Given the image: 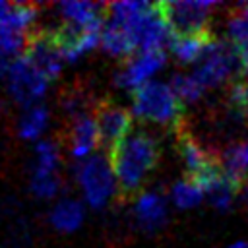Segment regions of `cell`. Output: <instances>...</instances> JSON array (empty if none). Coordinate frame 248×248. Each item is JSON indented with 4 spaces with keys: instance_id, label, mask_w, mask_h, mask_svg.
<instances>
[{
    "instance_id": "25",
    "label": "cell",
    "mask_w": 248,
    "mask_h": 248,
    "mask_svg": "<svg viewBox=\"0 0 248 248\" xmlns=\"http://www.w3.org/2000/svg\"><path fill=\"white\" fill-rule=\"evenodd\" d=\"M60 105H62V108H64L72 118H78V116L87 114V112H85V107H87L85 93L79 91L78 87H76V89H66V91L60 95Z\"/></svg>"
},
{
    "instance_id": "26",
    "label": "cell",
    "mask_w": 248,
    "mask_h": 248,
    "mask_svg": "<svg viewBox=\"0 0 248 248\" xmlns=\"http://www.w3.org/2000/svg\"><path fill=\"white\" fill-rule=\"evenodd\" d=\"M21 46H25V39H21L16 33H4V31H0V60L19 58Z\"/></svg>"
},
{
    "instance_id": "28",
    "label": "cell",
    "mask_w": 248,
    "mask_h": 248,
    "mask_svg": "<svg viewBox=\"0 0 248 248\" xmlns=\"http://www.w3.org/2000/svg\"><path fill=\"white\" fill-rule=\"evenodd\" d=\"M10 8H12V4H8V2H0V21H2V17L10 12Z\"/></svg>"
},
{
    "instance_id": "23",
    "label": "cell",
    "mask_w": 248,
    "mask_h": 248,
    "mask_svg": "<svg viewBox=\"0 0 248 248\" xmlns=\"http://www.w3.org/2000/svg\"><path fill=\"white\" fill-rule=\"evenodd\" d=\"M37 163L33 170H43V172H56L60 157H58V147L52 141H39L37 143Z\"/></svg>"
},
{
    "instance_id": "21",
    "label": "cell",
    "mask_w": 248,
    "mask_h": 248,
    "mask_svg": "<svg viewBox=\"0 0 248 248\" xmlns=\"http://www.w3.org/2000/svg\"><path fill=\"white\" fill-rule=\"evenodd\" d=\"M46 120H48V110L45 107L41 105L29 107L19 118V136L25 140H35L45 130Z\"/></svg>"
},
{
    "instance_id": "24",
    "label": "cell",
    "mask_w": 248,
    "mask_h": 248,
    "mask_svg": "<svg viewBox=\"0 0 248 248\" xmlns=\"http://www.w3.org/2000/svg\"><path fill=\"white\" fill-rule=\"evenodd\" d=\"M60 180L56 172H43V170H33L31 176V190L39 198H52L58 192Z\"/></svg>"
},
{
    "instance_id": "7",
    "label": "cell",
    "mask_w": 248,
    "mask_h": 248,
    "mask_svg": "<svg viewBox=\"0 0 248 248\" xmlns=\"http://www.w3.org/2000/svg\"><path fill=\"white\" fill-rule=\"evenodd\" d=\"M23 39H25L23 56L43 76H46V79L56 78L60 74L64 56L52 29H31Z\"/></svg>"
},
{
    "instance_id": "29",
    "label": "cell",
    "mask_w": 248,
    "mask_h": 248,
    "mask_svg": "<svg viewBox=\"0 0 248 248\" xmlns=\"http://www.w3.org/2000/svg\"><path fill=\"white\" fill-rule=\"evenodd\" d=\"M229 248H248V240H236V242H232Z\"/></svg>"
},
{
    "instance_id": "10",
    "label": "cell",
    "mask_w": 248,
    "mask_h": 248,
    "mask_svg": "<svg viewBox=\"0 0 248 248\" xmlns=\"http://www.w3.org/2000/svg\"><path fill=\"white\" fill-rule=\"evenodd\" d=\"M165 50H143L124 66V70L116 76V83L124 89L136 91L138 87L145 85L149 78L165 66Z\"/></svg>"
},
{
    "instance_id": "11",
    "label": "cell",
    "mask_w": 248,
    "mask_h": 248,
    "mask_svg": "<svg viewBox=\"0 0 248 248\" xmlns=\"http://www.w3.org/2000/svg\"><path fill=\"white\" fill-rule=\"evenodd\" d=\"M70 153L76 159H89L91 151L97 147L99 143V130L95 124V118L89 114L72 118V124L68 128V136H66Z\"/></svg>"
},
{
    "instance_id": "32",
    "label": "cell",
    "mask_w": 248,
    "mask_h": 248,
    "mask_svg": "<svg viewBox=\"0 0 248 248\" xmlns=\"http://www.w3.org/2000/svg\"><path fill=\"white\" fill-rule=\"evenodd\" d=\"M2 108H4V103H2V101H0V112H2Z\"/></svg>"
},
{
    "instance_id": "6",
    "label": "cell",
    "mask_w": 248,
    "mask_h": 248,
    "mask_svg": "<svg viewBox=\"0 0 248 248\" xmlns=\"http://www.w3.org/2000/svg\"><path fill=\"white\" fill-rule=\"evenodd\" d=\"M78 180L85 196V202L95 209L105 207L114 188H118L110 167V159L107 155H91L89 159H85L79 165Z\"/></svg>"
},
{
    "instance_id": "12",
    "label": "cell",
    "mask_w": 248,
    "mask_h": 248,
    "mask_svg": "<svg viewBox=\"0 0 248 248\" xmlns=\"http://www.w3.org/2000/svg\"><path fill=\"white\" fill-rule=\"evenodd\" d=\"M134 219L138 227L145 232L159 231L167 221V202L157 192H143L136 198Z\"/></svg>"
},
{
    "instance_id": "19",
    "label": "cell",
    "mask_w": 248,
    "mask_h": 248,
    "mask_svg": "<svg viewBox=\"0 0 248 248\" xmlns=\"http://www.w3.org/2000/svg\"><path fill=\"white\" fill-rule=\"evenodd\" d=\"M35 16H37V6H33V4H12L10 12L0 21V31L19 35L23 29H27L31 25Z\"/></svg>"
},
{
    "instance_id": "18",
    "label": "cell",
    "mask_w": 248,
    "mask_h": 248,
    "mask_svg": "<svg viewBox=\"0 0 248 248\" xmlns=\"http://www.w3.org/2000/svg\"><path fill=\"white\" fill-rule=\"evenodd\" d=\"M227 39L234 50L248 46V4H240L231 10L227 17Z\"/></svg>"
},
{
    "instance_id": "27",
    "label": "cell",
    "mask_w": 248,
    "mask_h": 248,
    "mask_svg": "<svg viewBox=\"0 0 248 248\" xmlns=\"http://www.w3.org/2000/svg\"><path fill=\"white\" fill-rule=\"evenodd\" d=\"M238 145H240V151H242V157H244V161H246V165H248V138H246L244 141H240Z\"/></svg>"
},
{
    "instance_id": "8",
    "label": "cell",
    "mask_w": 248,
    "mask_h": 248,
    "mask_svg": "<svg viewBox=\"0 0 248 248\" xmlns=\"http://www.w3.org/2000/svg\"><path fill=\"white\" fill-rule=\"evenodd\" d=\"M93 118L99 130V143L108 153L134 130L132 114L112 101L97 103L93 108Z\"/></svg>"
},
{
    "instance_id": "13",
    "label": "cell",
    "mask_w": 248,
    "mask_h": 248,
    "mask_svg": "<svg viewBox=\"0 0 248 248\" xmlns=\"http://www.w3.org/2000/svg\"><path fill=\"white\" fill-rule=\"evenodd\" d=\"M240 188H244V184L238 182V180H234V178H231V176L223 170V167H221V172H219L217 176H213V178L203 186V192H205L209 203H211L215 209L227 211V209L232 207V203H234V200H236Z\"/></svg>"
},
{
    "instance_id": "5",
    "label": "cell",
    "mask_w": 248,
    "mask_h": 248,
    "mask_svg": "<svg viewBox=\"0 0 248 248\" xmlns=\"http://www.w3.org/2000/svg\"><path fill=\"white\" fill-rule=\"evenodd\" d=\"M0 76L6 79L10 95L23 107H33L46 91V76H43L25 56L0 64Z\"/></svg>"
},
{
    "instance_id": "31",
    "label": "cell",
    "mask_w": 248,
    "mask_h": 248,
    "mask_svg": "<svg viewBox=\"0 0 248 248\" xmlns=\"http://www.w3.org/2000/svg\"><path fill=\"white\" fill-rule=\"evenodd\" d=\"M242 81H244V87H246V95H248V74L242 78Z\"/></svg>"
},
{
    "instance_id": "30",
    "label": "cell",
    "mask_w": 248,
    "mask_h": 248,
    "mask_svg": "<svg viewBox=\"0 0 248 248\" xmlns=\"http://www.w3.org/2000/svg\"><path fill=\"white\" fill-rule=\"evenodd\" d=\"M244 202H246V205H248V180H246V184H244Z\"/></svg>"
},
{
    "instance_id": "16",
    "label": "cell",
    "mask_w": 248,
    "mask_h": 248,
    "mask_svg": "<svg viewBox=\"0 0 248 248\" xmlns=\"http://www.w3.org/2000/svg\"><path fill=\"white\" fill-rule=\"evenodd\" d=\"M60 16L64 21L78 23V25H91L103 21V12L107 4H93V2H62L58 6Z\"/></svg>"
},
{
    "instance_id": "20",
    "label": "cell",
    "mask_w": 248,
    "mask_h": 248,
    "mask_svg": "<svg viewBox=\"0 0 248 248\" xmlns=\"http://www.w3.org/2000/svg\"><path fill=\"white\" fill-rule=\"evenodd\" d=\"M170 198H172V203L180 209H190V207H196L203 198H205V192L202 190L200 184H196L194 180H190L188 176L174 182L172 184V190H170Z\"/></svg>"
},
{
    "instance_id": "22",
    "label": "cell",
    "mask_w": 248,
    "mask_h": 248,
    "mask_svg": "<svg viewBox=\"0 0 248 248\" xmlns=\"http://www.w3.org/2000/svg\"><path fill=\"white\" fill-rule=\"evenodd\" d=\"M170 87L174 89V93L180 97L182 103H196L205 93L202 83L192 74H174L172 81H170Z\"/></svg>"
},
{
    "instance_id": "1",
    "label": "cell",
    "mask_w": 248,
    "mask_h": 248,
    "mask_svg": "<svg viewBox=\"0 0 248 248\" xmlns=\"http://www.w3.org/2000/svg\"><path fill=\"white\" fill-rule=\"evenodd\" d=\"M110 167L122 198L136 196L159 159V145L143 130H132L110 153Z\"/></svg>"
},
{
    "instance_id": "4",
    "label": "cell",
    "mask_w": 248,
    "mask_h": 248,
    "mask_svg": "<svg viewBox=\"0 0 248 248\" xmlns=\"http://www.w3.org/2000/svg\"><path fill=\"white\" fill-rule=\"evenodd\" d=\"M238 68H242V66H240V60H238V54H236L234 46L229 41L215 39L207 46V50L203 52L200 62L196 64L192 76L207 91V89L229 83L234 78Z\"/></svg>"
},
{
    "instance_id": "17",
    "label": "cell",
    "mask_w": 248,
    "mask_h": 248,
    "mask_svg": "<svg viewBox=\"0 0 248 248\" xmlns=\"http://www.w3.org/2000/svg\"><path fill=\"white\" fill-rule=\"evenodd\" d=\"M81 221H83V207H81L79 202H76L72 198L60 200L52 207V211H50V223L60 232H72V231H76L81 225Z\"/></svg>"
},
{
    "instance_id": "9",
    "label": "cell",
    "mask_w": 248,
    "mask_h": 248,
    "mask_svg": "<svg viewBox=\"0 0 248 248\" xmlns=\"http://www.w3.org/2000/svg\"><path fill=\"white\" fill-rule=\"evenodd\" d=\"M105 21L91 23V25H78L64 21L60 27L52 29L56 43L62 50V56L66 60H76L87 50H91L97 43H101V31Z\"/></svg>"
},
{
    "instance_id": "14",
    "label": "cell",
    "mask_w": 248,
    "mask_h": 248,
    "mask_svg": "<svg viewBox=\"0 0 248 248\" xmlns=\"http://www.w3.org/2000/svg\"><path fill=\"white\" fill-rule=\"evenodd\" d=\"M215 41L213 33L203 35H190V37H174L172 39V54L180 64H198L207 46Z\"/></svg>"
},
{
    "instance_id": "15",
    "label": "cell",
    "mask_w": 248,
    "mask_h": 248,
    "mask_svg": "<svg viewBox=\"0 0 248 248\" xmlns=\"http://www.w3.org/2000/svg\"><path fill=\"white\" fill-rule=\"evenodd\" d=\"M101 45L112 56H130L136 50L128 29L124 25H120L118 21H112V19H107L105 25H103Z\"/></svg>"
},
{
    "instance_id": "3",
    "label": "cell",
    "mask_w": 248,
    "mask_h": 248,
    "mask_svg": "<svg viewBox=\"0 0 248 248\" xmlns=\"http://www.w3.org/2000/svg\"><path fill=\"white\" fill-rule=\"evenodd\" d=\"M157 6L174 37L211 33L209 23L213 10L217 8L215 2L184 0V2H159Z\"/></svg>"
},
{
    "instance_id": "2",
    "label": "cell",
    "mask_w": 248,
    "mask_h": 248,
    "mask_svg": "<svg viewBox=\"0 0 248 248\" xmlns=\"http://www.w3.org/2000/svg\"><path fill=\"white\" fill-rule=\"evenodd\" d=\"M134 114L145 122H155L178 130L184 126V103L170 83L147 81L132 93Z\"/></svg>"
}]
</instances>
